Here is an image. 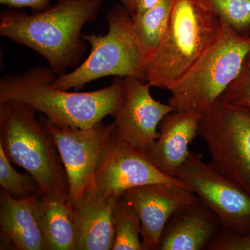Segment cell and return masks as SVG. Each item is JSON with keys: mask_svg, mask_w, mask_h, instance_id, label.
<instances>
[{"mask_svg": "<svg viewBox=\"0 0 250 250\" xmlns=\"http://www.w3.org/2000/svg\"><path fill=\"white\" fill-rule=\"evenodd\" d=\"M103 4L104 0H60L33 14L4 11L0 35L40 54L59 77L80 65L88 50L82 29L97 18Z\"/></svg>", "mask_w": 250, "mask_h": 250, "instance_id": "1", "label": "cell"}, {"mask_svg": "<svg viewBox=\"0 0 250 250\" xmlns=\"http://www.w3.org/2000/svg\"><path fill=\"white\" fill-rule=\"evenodd\" d=\"M57 77L49 66L4 75L0 80V104L21 102L57 124L88 129L113 116L124 97L125 77H116L106 88L89 92L55 88Z\"/></svg>", "mask_w": 250, "mask_h": 250, "instance_id": "2", "label": "cell"}, {"mask_svg": "<svg viewBox=\"0 0 250 250\" xmlns=\"http://www.w3.org/2000/svg\"><path fill=\"white\" fill-rule=\"evenodd\" d=\"M221 27L207 0H173L164 39L145 62V82L172 89L213 45Z\"/></svg>", "mask_w": 250, "mask_h": 250, "instance_id": "3", "label": "cell"}, {"mask_svg": "<svg viewBox=\"0 0 250 250\" xmlns=\"http://www.w3.org/2000/svg\"><path fill=\"white\" fill-rule=\"evenodd\" d=\"M27 104H0V147L10 162L27 171L41 193H68L66 172L53 138Z\"/></svg>", "mask_w": 250, "mask_h": 250, "instance_id": "4", "label": "cell"}, {"mask_svg": "<svg viewBox=\"0 0 250 250\" xmlns=\"http://www.w3.org/2000/svg\"><path fill=\"white\" fill-rule=\"evenodd\" d=\"M221 22L218 39L170 90L168 104L174 111L203 115L241 71L250 53V36L241 35Z\"/></svg>", "mask_w": 250, "mask_h": 250, "instance_id": "5", "label": "cell"}, {"mask_svg": "<svg viewBox=\"0 0 250 250\" xmlns=\"http://www.w3.org/2000/svg\"><path fill=\"white\" fill-rule=\"evenodd\" d=\"M106 21V34L82 36L90 46L89 54L72 71L57 77L54 87L81 88L108 76L137 77L145 82V59L134 39L132 18L121 4H116L108 10Z\"/></svg>", "mask_w": 250, "mask_h": 250, "instance_id": "6", "label": "cell"}, {"mask_svg": "<svg viewBox=\"0 0 250 250\" xmlns=\"http://www.w3.org/2000/svg\"><path fill=\"white\" fill-rule=\"evenodd\" d=\"M198 135L210 164L250 194V109L218 99L202 115Z\"/></svg>", "mask_w": 250, "mask_h": 250, "instance_id": "7", "label": "cell"}, {"mask_svg": "<svg viewBox=\"0 0 250 250\" xmlns=\"http://www.w3.org/2000/svg\"><path fill=\"white\" fill-rule=\"evenodd\" d=\"M176 177L218 217L223 229L245 234L250 231V194L218 172L202 156L190 151Z\"/></svg>", "mask_w": 250, "mask_h": 250, "instance_id": "8", "label": "cell"}, {"mask_svg": "<svg viewBox=\"0 0 250 250\" xmlns=\"http://www.w3.org/2000/svg\"><path fill=\"white\" fill-rule=\"evenodd\" d=\"M39 119L57 145L66 172L69 200L73 205L93 184L95 172L116 125L103 121L93 127L80 129L57 124L41 113Z\"/></svg>", "mask_w": 250, "mask_h": 250, "instance_id": "9", "label": "cell"}, {"mask_svg": "<svg viewBox=\"0 0 250 250\" xmlns=\"http://www.w3.org/2000/svg\"><path fill=\"white\" fill-rule=\"evenodd\" d=\"M156 183L188 188L180 179L158 170L145 152L121 139L115 129L94 176L95 187L104 196L116 199L133 188Z\"/></svg>", "mask_w": 250, "mask_h": 250, "instance_id": "10", "label": "cell"}, {"mask_svg": "<svg viewBox=\"0 0 250 250\" xmlns=\"http://www.w3.org/2000/svg\"><path fill=\"white\" fill-rule=\"evenodd\" d=\"M137 77H125L123 101L113 115L118 136L146 152L159 137V124L173 108L153 98L150 85Z\"/></svg>", "mask_w": 250, "mask_h": 250, "instance_id": "11", "label": "cell"}, {"mask_svg": "<svg viewBox=\"0 0 250 250\" xmlns=\"http://www.w3.org/2000/svg\"><path fill=\"white\" fill-rule=\"evenodd\" d=\"M121 197L134 207L139 215L144 250H159L163 231L171 215L181 206L197 197L188 188L164 183L133 188Z\"/></svg>", "mask_w": 250, "mask_h": 250, "instance_id": "12", "label": "cell"}, {"mask_svg": "<svg viewBox=\"0 0 250 250\" xmlns=\"http://www.w3.org/2000/svg\"><path fill=\"white\" fill-rule=\"evenodd\" d=\"M222 229L218 217L197 197L171 215L159 250H207Z\"/></svg>", "mask_w": 250, "mask_h": 250, "instance_id": "13", "label": "cell"}, {"mask_svg": "<svg viewBox=\"0 0 250 250\" xmlns=\"http://www.w3.org/2000/svg\"><path fill=\"white\" fill-rule=\"evenodd\" d=\"M38 197L18 199L0 192L1 250H47Z\"/></svg>", "mask_w": 250, "mask_h": 250, "instance_id": "14", "label": "cell"}, {"mask_svg": "<svg viewBox=\"0 0 250 250\" xmlns=\"http://www.w3.org/2000/svg\"><path fill=\"white\" fill-rule=\"evenodd\" d=\"M202 114L193 111H174L166 115L159 126V137L146 153L158 170L176 177L190 154L189 146L198 135Z\"/></svg>", "mask_w": 250, "mask_h": 250, "instance_id": "15", "label": "cell"}, {"mask_svg": "<svg viewBox=\"0 0 250 250\" xmlns=\"http://www.w3.org/2000/svg\"><path fill=\"white\" fill-rule=\"evenodd\" d=\"M116 199L104 196L93 184L74 202L76 250H113Z\"/></svg>", "mask_w": 250, "mask_h": 250, "instance_id": "16", "label": "cell"}, {"mask_svg": "<svg viewBox=\"0 0 250 250\" xmlns=\"http://www.w3.org/2000/svg\"><path fill=\"white\" fill-rule=\"evenodd\" d=\"M38 205L47 250H76L73 205L68 193H40Z\"/></svg>", "mask_w": 250, "mask_h": 250, "instance_id": "17", "label": "cell"}, {"mask_svg": "<svg viewBox=\"0 0 250 250\" xmlns=\"http://www.w3.org/2000/svg\"><path fill=\"white\" fill-rule=\"evenodd\" d=\"M173 0H161L152 9L133 20V33L145 62L164 39Z\"/></svg>", "mask_w": 250, "mask_h": 250, "instance_id": "18", "label": "cell"}, {"mask_svg": "<svg viewBox=\"0 0 250 250\" xmlns=\"http://www.w3.org/2000/svg\"><path fill=\"white\" fill-rule=\"evenodd\" d=\"M115 241L113 250H144L141 237L142 224L137 211L122 197L113 207Z\"/></svg>", "mask_w": 250, "mask_h": 250, "instance_id": "19", "label": "cell"}, {"mask_svg": "<svg viewBox=\"0 0 250 250\" xmlns=\"http://www.w3.org/2000/svg\"><path fill=\"white\" fill-rule=\"evenodd\" d=\"M0 185L1 188L18 199H26L40 195L41 190L34 179L20 173L11 165L0 147Z\"/></svg>", "mask_w": 250, "mask_h": 250, "instance_id": "20", "label": "cell"}, {"mask_svg": "<svg viewBox=\"0 0 250 250\" xmlns=\"http://www.w3.org/2000/svg\"><path fill=\"white\" fill-rule=\"evenodd\" d=\"M220 21L241 35L250 36V0H207Z\"/></svg>", "mask_w": 250, "mask_h": 250, "instance_id": "21", "label": "cell"}, {"mask_svg": "<svg viewBox=\"0 0 250 250\" xmlns=\"http://www.w3.org/2000/svg\"><path fill=\"white\" fill-rule=\"evenodd\" d=\"M219 99L250 109V60L246 59L239 75Z\"/></svg>", "mask_w": 250, "mask_h": 250, "instance_id": "22", "label": "cell"}, {"mask_svg": "<svg viewBox=\"0 0 250 250\" xmlns=\"http://www.w3.org/2000/svg\"><path fill=\"white\" fill-rule=\"evenodd\" d=\"M207 250H250V231L245 234H238L222 229Z\"/></svg>", "mask_w": 250, "mask_h": 250, "instance_id": "23", "label": "cell"}, {"mask_svg": "<svg viewBox=\"0 0 250 250\" xmlns=\"http://www.w3.org/2000/svg\"><path fill=\"white\" fill-rule=\"evenodd\" d=\"M129 13L132 19L152 9L161 0H117Z\"/></svg>", "mask_w": 250, "mask_h": 250, "instance_id": "24", "label": "cell"}, {"mask_svg": "<svg viewBox=\"0 0 250 250\" xmlns=\"http://www.w3.org/2000/svg\"><path fill=\"white\" fill-rule=\"evenodd\" d=\"M0 3L11 8H29L39 12L49 8V0H0Z\"/></svg>", "mask_w": 250, "mask_h": 250, "instance_id": "25", "label": "cell"}, {"mask_svg": "<svg viewBox=\"0 0 250 250\" xmlns=\"http://www.w3.org/2000/svg\"><path fill=\"white\" fill-rule=\"evenodd\" d=\"M246 59H248V60H250V53L248 54V57H247Z\"/></svg>", "mask_w": 250, "mask_h": 250, "instance_id": "26", "label": "cell"}]
</instances>
